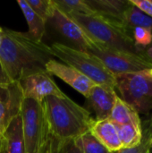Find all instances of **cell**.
I'll list each match as a JSON object with an SVG mask.
<instances>
[{
    "mask_svg": "<svg viewBox=\"0 0 152 153\" xmlns=\"http://www.w3.org/2000/svg\"><path fill=\"white\" fill-rule=\"evenodd\" d=\"M124 27L128 35L129 30L133 27L144 28L149 30L152 33V17L142 12L130 2V6L128 7L125 15Z\"/></svg>",
    "mask_w": 152,
    "mask_h": 153,
    "instance_id": "cell-19",
    "label": "cell"
},
{
    "mask_svg": "<svg viewBox=\"0 0 152 153\" xmlns=\"http://www.w3.org/2000/svg\"><path fill=\"white\" fill-rule=\"evenodd\" d=\"M74 143L80 153H114L108 151L90 131L76 138Z\"/></svg>",
    "mask_w": 152,
    "mask_h": 153,
    "instance_id": "cell-20",
    "label": "cell"
},
{
    "mask_svg": "<svg viewBox=\"0 0 152 153\" xmlns=\"http://www.w3.org/2000/svg\"><path fill=\"white\" fill-rule=\"evenodd\" d=\"M52 56L50 47L28 32L3 28L0 62L10 82H19L31 74L46 71Z\"/></svg>",
    "mask_w": 152,
    "mask_h": 153,
    "instance_id": "cell-1",
    "label": "cell"
},
{
    "mask_svg": "<svg viewBox=\"0 0 152 153\" xmlns=\"http://www.w3.org/2000/svg\"><path fill=\"white\" fill-rule=\"evenodd\" d=\"M42 103L48 132L47 145L75 140L89 132L95 120L86 108L67 96H50Z\"/></svg>",
    "mask_w": 152,
    "mask_h": 153,
    "instance_id": "cell-2",
    "label": "cell"
},
{
    "mask_svg": "<svg viewBox=\"0 0 152 153\" xmlns=\"http://www.w3.org/2000/svg\"><path fill=\"white\" fill-rule=\"evenodd\" d=\"M48 22L64 37L73 42L76 48L86 51L90 47L92 40L87 36L83 30L65 13L61 11L56 4Z\"/></svg>",
    "mask_w": 152,
    "mask_h": 153,
    "instance_id": "cell-10",
    "label": "cell"
},
{
    "mask_svg": "<svg viewBox=\"0 0 152 153\" xmlns=\"http://www.w3.org/2000/svg\"><path fill=\"white\" fill-rule=\"evenodd\" d=\"M0 136H3V135H2V134H1V133H0Z\"/></svg>",
    "mask_w": 152,
    "mask_h": 153,
    "instance_id": "cell-33",
    "label": "cell"
},
{
    "mask_svg": "<svg viewBox=\"0 0 152 153\" xmlns=\"http://www.w3.org/2000/svg\"><path fill=\"white\" fill-rule=\"evenodd\" d=\"M46 71L50 75H55L64 81L85 98L89 96L91 89L96 85L78 70L53 58L47 63Z\"/></svg>",
    "mask_w": 152,
    "mask_h": 153,
    "instance_id": "cell-11",
    "label": "cell"
},
{
    "mask_svg": "<svg viewBox=\"0 0 152 153\" xmlns=\"http://www.w3.org/2000/svg\"><path fill=\"white\" fill-rule=\"evenodd\" d=\"M4 153H26L22 133V123L19 115L13 118L3 134Z\"/></svg>",
    "mask_w": 152,
    "mask_h": 153,
    "instance_id": "cell-15",
    "label": "cell"
},
{
    "mask_svg": "<svg viewBox=\"0 0 152 153\" xmlns=\"http://www.w3.org/2000/svg\"><path fill=\"white\" fill-rule=\"evenodd\" d=\"M151 147L152 148V138H151Z\"/></svg>",
    "mask_w": 152,
    "mask_h": 153,
    "instance_id": "cell-32",
    "label": "cell"
},
{
    "mask_svg": "<svg viewBox=\"0 0 152 153\" xmlns=\"http://www.w3.org/2000/svg\"><path fill=\"white\" fill-rule=\"evenodd\" d=\"M26 153H43L47 142V126L43 103L24 99L21 108Z\"/></svg>",
    "mask_w": 152,
    "mask_h": 153,
    "instance_id": "cell-6",
    "label": "cell"
},
{
    "mask_svg": "<svg viewBox=\"0 0 152 153\" xmlns=\"http://www.w3.org/2000/svg\"><path fill=\"white\" fill-rule=\"evenodd\" d=\"M122 143L123 149H132L137 147L142 138V126L126 124V125H116L114 124Z\"/></svg>",
    "mask_w": 152,
    "mask_h": 153,
    "instance_id": "cell-18",
    "label": "cell"
},
{
    "mask_svg": "<svg viewBox=\"0 0 152 153\" xmlns=\"http://www.w3.org/2000/svg\"><path fill=\"white\" fill-rule=\"evenodd\" d=\"M116 97V89L108 86L96 84L91 89L86 99L95 112V120H105L109 118Z\"/></svg>",
    "mask_w": 152,
    "mask_h": 153,
    "instance_id": "cell-12",
    "label": "cell"
},
{
    "mask_svg": "<svg viewBox=\"0 0 152 153\" xmlns=\"http://www.w3.org/2000/svg\"><path fill=\"white\" fill-rule=\"evenodd\" d=\"M135 152H136V147L132 149H122L121 151L117 152L116 153H135Z\"/></svg>",
    "mask_w": 152,
    "mask_h": 153,
    "instance_id": "cell-29",
    "label": "cell"
},
{
    "mask_svg": "<svg viewBox=\"0 0 152 153\" xmlns=\"http://www.w3.org/2000/svg\"><path fill=\"white\" fill-rule=\"evenodd\" d=\"M130 2L142 12L152 17V0H130Z\"/></svg>",
    "mask_w": 152,
    "mask_h": 153,
    "instance_id": "cell-26",
    "label": "cell"
},
{
    "mask_svg": "<svg viewBox=\"0 0 152 153\" xmlns=\"http://www.w3.org/2000/svg\"><path fill=\"white\" fill-rule=\"evenodd\" d=\"M50 47L53 56L64 64L73 67L88 77L95 84L105 85L116 89L115 74H113L95 56L76 48L56 42Z\"/></svg>",
    "mask_w": 152,
    "mask_h": 153,
    "instance_id": "cell-4",
    "label": "cell"
},
{
    "mask_svg": "<svg viewBox=\"0 0 152 153\" xmlns=\"http://www.w3.org/2000/svg\"><path fill=\"white\" fill-rule=\"evenodd\" d=\"M43 153H80L75 145L74 140L56 144H48Z\"/></svg>",
    "mask_w": 152,
    "mask_h": 153,
    "instance_id": "cell-25",
    "label": "cell"
},
{
    "mask_svg": "<svg viewBox=\"0 0 152 153\" xmlns=\"http://www.w3.org/2000/svg\"><path fill=\"white\" fill-rule=\"evenodd\" d=\"M90 133L111 152H117L123 149L115 125L109 120H94Z\"/></svg>",
    "mask_w": 152,
    "mask_h": 153,
    "instance_id": "cell-14",
    "label": "cell"
},
{
    "mask_svg": "<svg viewBox=\"0 0 152 153\" xmlns=\"http://www.w3.org/2000/svg\"><path fill=\"white\" fill-rule=\"evenodd\" d=\"M2 38H3V28L0 27V45L2 42Z\"/></svg>",
    "mask_w": 152,
    "mask_h": 153,
    "instance_id": "cell-31",
    "label": "cell"
},
{
    "mask_svg": "<svg viewBox=\"0 0 152 153\" xmlns=\"http://www.w3.org/2000/svg\"><path fill=\"white\" fill-rule=\"evenodd\" d=\"M141 52L142 56L152 64V41L149 46L141 48Z\"/></svg>",
    "mask_w": 152,
    "mask_h": 153,
    "instance_id": "cell-27",
    "label": "cell"
},
{
    "mask_svg": "<svg viewBox=\"0 0 152 153\" xmlns=\"http://www.w3.org/2000/svg\"><path fill=\"white\" fill-rule=\"evenodd\" d=\"M108 119L116 125L133 124L142 126V119L140 118L139 114L119 96L116 99L115 105Z\"/></svg>",
    "mask_w": 152,
    "mask_h": 153,
    "instance_id": "cell-16",
    "label": "cell"
},
{
    "mask_svg": "<svg viewBox=\"0 0 152 153\" xmlns=\"http://www.w3.org/2000/svg\"><path fill=\"white\" fill-rule=\"evenodd\" d=\"M142 138L141 143L136 147L135 153H151V140L152 138V117H147L142 121Z\"/></svg>",
    "mask_w": 152,
    "mask_h": 153,
    "instance_id": "cell-23",
    "label": "cell"
},
{
    "mask_svg": "<svg viewBox=\"0 0 152 153\" xmlns=\"http://www.w3.org/2000/svg\"><path fill=\"white\" fill-rule=\"evenodd\" d=\"M66 14L83 30L92 41L111 49L142 56L141 49L135 46L133 39L120 26L96 13Z\"/></svg>",
    "mask_w": 152,
    "mask_h": 153,
    "instance_id": "cell-3",
    "label": "cell"
},
{
    "mask_svg": "<svg viewBox=\"0 0 152 153\" xmlns=\"http://www.w3.org/2000/svg\"><path fill=\"white\" fill-rule=\"evenodd\" d=\"M129 36L133 39L138 48H143L149 46L152 41V33L144 28L133 27L129 30Z\"/></svg>",
    "mask_w": 152,
    "mask_h": 153,
    "instance_id": "cell-24",
    "label": "cell"
},
{
    "mask_svg": "<svg viewBox=\"0 0 152 153\" xmlns=\"http://www.w3.org/2000/svg\"><path fill=\"white\" fill-rule=\"evenodd\" d=\"M29 27L28 33L36 40L42 41L43 36L46 30V23L39 15H38L27 4L26 0H18L17 1Z\"/></svg>",
    "mask_w": 152,
    "mask_h": 153,
    "instance_id": "cell-17",
    "label": "cell"
},
{
    "mask_svg": "<svg viewBox=\"0 0 152 153\" xmlns=\"http://www.w3.org/2000/svg\"><path fill=\"white\" fill-rule=\"evenodd\" d=\"M0 153H4V137L0 136Z\"/></svg>",
    "mask_w": 152,
    "mask_h": 153,
    "instance_id": "cell-30",
    "label": "cell"
},
{
    "mask_svg": "<svg viewBox=\"0 0 152 153\" xmlns=\"http://www.w3.org/2000/svg\"><path fill=\"white\" fill-rule=\"evenodd\" d=\"M9 82H11L8 79L4 68L2 66V64L0 62V85L1 84H6V83H9Z\"/></svg>",
    "mask_w": 152,
    "mask_h": 153,
    "instance_id": "cell-28",
    "label": "cell"
},
{
    "mask_svg": "<svg viewBox=\"0 0 152 153\" xmlns=\"http://www.w3.org/2000/svg\"><path fill=\"white\" fill-rule=\"evenodd\" d=\"M24 99L33 100L38 102L50 96H66L56 84L51 75L47 71L31 74L19 82Z\"/></svg>",
    "mask_w": 152,
    "mask_h": 153,
    "instance_id": "cell-8",
    "label": "cell"
},
{
    "mask_svg": "<svg viewBox=\"0 0 152 153\" xmlns=\"http://www.w3.org/2000/svg\"><path fill=\"white\" fill-rule=\"evenodd\" d=\"M56 6L65 13L95 14L93 9L87 4L85 0H54Z\"/></svg>",
    "mask_w": 152,
    "mask_h": 153,
    "instance_id": "cell-21",
    "label": "cell"
},
{
    "mask_svg": "<svg viewBox=\"0 0 152 153\" xmlns=\"http://www.w3.org/2000/svg\"><path fill=\"white\" fill-rule=\"evenodd\" d=\"M95 56L113 74L141 72L152 67V64L142 56L108 48L92 41L86 50Z\"/></svg>",
    "mask_w": 152,
    "mask_h": 153,
    "instance_id": "cell-7",
    "label": "cell"
},
{
    "mask_svg": "<svg viewBox=\"0 0 152 153\" xmlns=\"http://www.w3.org/2000/svg\"><path fill=\"white\" fill-rule=\"evenodd\" d=\"M116 89L121 99L138 114L152 109V67L141 72L115 75Z\"/></svg>",
    "mask_w": 152,
    "mask_h": 153,
    "instance_id": "cell-5",
    "label": "cell"
},
{
    "mask_svg": "<svg viewBox=\"0 0 152 153\" xmlns=\"http://www.w3.org/2000/svg\"><path fill=\"white\" fill-rule=\"evenodd\" d=\"M29 6L47 22L50 19L56 4L54 0H26Z\"/></svg>",
    "mask_w": 152,
    "mask_h": 153,
    "instance_id": "cell-22",
    "label": "cell"
},
{
    "mask_svg": "<svg viewBox=\"0 0 152 153\" xmlns=\"http://www.w3.org/2000/svg\"><path fill=\"white\" fill-rule=\"evenodd\" d=\"M24 100L19 82L0 85V133L3 135L11 121L21 114Z\"/></svg>",
    "mask_w": 152,
    "mask_h": 153,
    "instance_id": "cell-9",
    "label": "cell"
},
{
    "mask_svg": "<svg viewBox=\"0 0 152 153\" xmlns=\"http://www.w3.org/2000/svg\"><path fill=\"white\" fill-rule=\"evenodd\" d=\"M96 14L108 20L125 30L124 22L125 13L130 6L126 0H85ZM126 32V31H125Z\"/></svg>",
    "mask_w": 152,
    "mask_h": 153,
    "instance_id": "cell-13",
    "label": "cell"
}]
</instances>
